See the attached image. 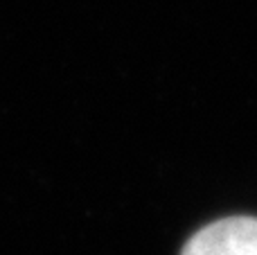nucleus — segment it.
Masks as SVG:
<instances>
[{"label": "nucleus", "instance_id": "obj_1", "mask_svg": "<svg viewBox=\"0 0 257 255\" xmlns=\"http://www.w3.org/2000/svg\"><path fill=\"white\" fill-rule=\"evenodd\" d=\"M181 255H257V217L232 215L199 228Z\"/></svg>", "mask_w": 257, "mask_h": 255}]
</instances>
